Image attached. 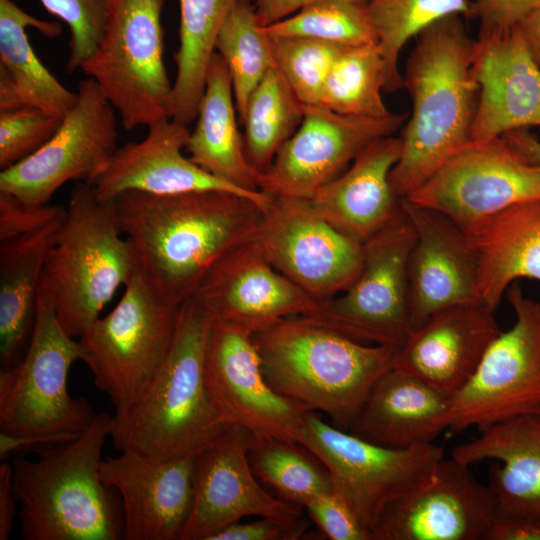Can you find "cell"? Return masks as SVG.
<instances>
[{
    "label": "cell",
    "mask_w": 540,
    "mask_h": 540,
    "mask_svg": "<svg viewBox=\"0 0 540 540\" xmlns=\"http://www.w3.org/2000/svg\"><path fill=\"white\" fill-rule=\"evenodd\" d=\"M110 0H40L70 30L66 71L72 73L95 52L105 30Z\"/></svg>",
    "instance_id": "obj_41"
},
{
    "label": "cell",
    "mask_w": 540,
    "mask_h": 540,
    "mask_svg": "<svg viewBox=\"0 0 540 540\" xmlns=\"http://www.w3.org/2000/svg\"><path fill=\"white\" fill-rule=\"evenodd\" d=\"M65 215L35 231L0 241V370L17 365L28 348L39 283Z\"/></svg>",
    "instance_id": "obj_32"
},
{
    "label": "cell",
    "mask_w": 540,
    "mask_h": 540,
    "mask_svg": "<svg viewBox=\"0 0 540 540\" xmlns=\"http://www.w3.org/2000/svg\"><path fill=\"white\" fill-rule=\"evenodd\" d=\"M517 28L532 58L540 67V8L535 9L522 19Z\"/></svg>",
    "instance_id": "obj_50"
},
{
    "label": "cell",
    "mask_w": 540,
    "mask_h": 540,
    "mask_svg": "<svg viewBox=\"0 0 540 540\" xmlns=\"http://www.w3.org/2000/svg\"><path fill=\"white\" fill-rule=\"evenodd\" d=\"M203 370L209 397L227 425L254 439L295 442L308 409L270 386L251 333L209 317Z\"/></svg>",
    "instance_id": "obj_15"
},
{
    "label": "cell",
    "mask_w": 540,
    "mask_h": 540,
    "mask_svg": "<svg viewBox=\"0 0 540 540\" xmlns=\"http://www.w3.org/2000/svg\"><path fill=\"white\" fill-rule=\"evenodd\" d=\"M271 196L254 237L268 261L319 300L348 289L362 268V243L330 224L309 199Z\"/></svg>",
    "instance_id": "obj_14"
},
{
    "label": "cell",
    "mask_w": 540,
    "mask_h": 540,
    "mask_svg": "<svg viewBox=\"0 0 540 540\" xmlns=\"http://www.w3.org/2000/svg\"><path fill=\"white\" fill-rule=\"evenodd\" d=\"M477 268V299L496 311L517 279L540 281V199L514 204L463 228Z\"/></svg>",
    "instance_id": "obj_28"
},
{
    "label": "cell",
    "mask_w": 540,
    "mask_h": 540,
    "mask_svg": "<svg viewBox=\"0 0 540 540\" xmlns=\"http://www.w3.org/2000/svg\"><path fill=\"white\" fill-rule=\"evenodd\" d=\"M211 319L265 331L289 317L325 326V301L319 300L281 272L254 240L238 245L208 271L194 297Z\"/></svg>",
    "instance_id": "obj_17"
},
{
    "label": "cell",
    "mask_w": 540,
    "mask_h": 540,
    "mask_svg": "<svg viewBox=\"0 0 540 540\" xmlns=\"http://www.w3.org/2000/svg\"><path fill=\"white\" fill-rule=\"evenodd\" d=\"M475 40L463 16H445L416 36L405 65L404 88L412 113L400 137L401 152L389 181L409 196L449 159L472 143L480 88L473 69Z\"/></svg>",
    "instance_id": "obj_2"
},
{
    "label": "cell",
    "mask_w": 540,
    "mask_h": 540,
    "mask_svg": "<svg viewBox=\"0 0 540 540\" xmlns=\"http://www.w3.org/2000/svg\"><path fill=\"white\" fill-rule=\"evenodd\" d=\"M253 340L277 393L346 431L373 384L394 367L396 348L360 342L303 317L283 319Z\"/></svg>",
    "instance_id": "obj_5"
},
{
    "label": "cell",
    "mask_w": 540,
    "mask_h": 540,
    "mask_svg": "<svg viewBox=\"0 0 540 540\" xmlns=\"http://www.w3.org/2000/svg\"><path fill=\"white\" fill-rule=\"evenodd\" d=\"M400 206L416 232L407 269L410 321L414 329L440 309L478 300L477 268L459 225L406 198L400 199Z\"/></svg>",
    "instance_id": "obj_23"
},
{
    "label": "cell",
    "mask_w": 540,
    "mask_h": 540,
    "mask_svg": "<svg viewBox=\"0 0 540 540\" xmlns=\"http://www.w3.org/2000/svg\"><path fill=\"white\" fill-rule=\"evenodd\" d=\"M415 239L400 206L388 224L362 243V268L353 284L325 300V326L360 342L402 346L412 330L407 269Z\"/></svg>",
    "instance_id": "obj_12"
},
{
    "label": "cell",
    "mask_w": 540,
    "mask_h": 540,
    "mask_svg": "<svg viewBox=\"0 0 540 540\" xmlns=\"http://www.w3.org/2000/svg\"><path fill=\"white\" fill-rule=\"evenodd\" d=\"M471 4L469 0H367L385 64V92L404 88L398 61L406 43L445 16L459 14L470 19Z\"/></svg>",
    "instance_id": "obj_36"
},
{
    "label": "cell",
    "mask_w": 540,
    "mask_h": 540,
    "mask_svg": "<svg viewBox=\"0 0 540 540\" xmlns=\"http://www.w3.org/2000/svg\"><path fill=\"white\" fill-rule=\"evenodd\" d=\"M540 8V0H474L470 19L479 20V34L511 29L529 13Z\"/></svg>",
    "instance_id": "obj_45"
},
{
    "label": "cell",
    "mask_w": 540,
    "mask_h": 540,
    "mask_svg": "<svg viewBox=\"0 0 540 540\" xmlns=\"http://www.w3.org/2000/svg\"><path fill=\"white\" fill-rule=\"evenodd\" d=\"M77 360L79 342L61 326L50 291L40 280L28 348L17 365L0 370V432L46 437L57 444L77 438L96 415L84 398L69 394V371Z\"/></svg>",
    "instance_id": "obj_7"
},
{
    "label": "cell",
    "mask_w": 540,
    "mask_h": 540,
    "mask_svg": "<svg viewBox=\"0 0 540 540\" xmlns=\"http://www.w3.org/2000/svg\"><path fill=\"white\" fill-rule=\"evenodd\" d=\"M451 457L466 465L500 461L488 472L498 509L540 517V420L535 414L490 426L470 442L453 447Z\"/></svg>",
    "instance_id": "obj_29"
},
{
    "label": "cell",
    "mask_w": 540,
    "mask_h": 540,
    "mask_svg": "<svg viewBox=\"0 0 540 540\" xmlns=\"http://www.w3.org/2000/svg\"><path fill=\"white\" fill-rule=\"evenodd\" d=\"M138 268L170 302L194 297L212 266L252 240L263 210L228 191L125 192L113 199Z\"/></svg>",
    "instance_id": "obj_1"
},
{
    "label": "cell",
    "mask_w": 540,
    "mask_h": 540,
    "mask_svg": "<svg viewBox=\"0 0 540 540\" xmlns=\"http://www.w3.org/2000/svg\"><path fill=\"white\" fill-rule=\"evenodd\" d=\"M65 212L62 205H30L0 192V241L42 228Z\"/></svg>",
    "instance_id": "obj_44"
},
{
    "label": "cell",
    "mask_w": 540,
    "mask_h": 540,
    "mask_svg": "<svg viewBox=\"0 0 540 540\" xmlns=\"http://www.w3.org/2000/svg\"><path fill=\"white\" fill-rule=\"evenodd\" d=\"M400 152V137L374 140L355 156L343 173L309 200L335 228L363 243L400 210V199L389 181Z\"/></svg>",
    "instance_id": "obj_27"
},
{
    "label": "cell",
    "mask_w": 540,
    "mask_h": 540,
    "mask_svg": "<svg viewBox=\"0 0 540 540\" xmlns=\"http://www.w3.org/2000/svg\"><path fill=\"white\" fill-rule=\"evenodd\" d=\"M180 307L137 266L114 309L78 338L81 361L115 412L139 400L153 382L172 346Z\"/></svg>",
    "instance_id": "obj_8"
},
{
    "label": "cell",
    "mask_w": 540,
    "mask_h": 540,
    "mask_svg": "<svg viewBox=\"0 0 540 540\" xmlns=\"http://www.w3.org/2000/svg\"><path fill=\"white\" fill-rule=\"evenodd\" d=\"M303 117L304 105L274 66L252 92L241 120L250 164L261 173L266 172Z\"/></svg>",
    "instance_id": "obj_34"
},
{
    "label": "cell",
    "mask_w": 540,
    "mask_h": 540,
    "mask_svg": "<svg viewBox=\"0 0 540 540\" xmlns=\"http://www.w3.org/2000/svg\"><path fill=\"white\" fill-rule=\"evenodd\" d=\"M497 509L469 465L443 457L427 484L384 506L370 540H484Z\"/></svg>",
    "instance_id": "obj_19"
},
{
    "label": "cell",
    "mask_w": 540,
    "mask_h": 540,
    "mask_svg": "<svg viewBox=\"0 0 540 540\" xmlns=\"http://www.w3.org/2000/svg\"><path fill=\"white\" fill-rule=\"evenodd\" d=\"M503 137L526 159L540 164V139L528 129L510 131Z\"/></svg>",
    "instance_id": "obj_51"
},
{
    "label": "cell",
    "mask_w": 540,
    "mask_h": 540,
    "mask_svg": "<svg viewBox=\"0 0 540 540\" xmlns=\"http://www.w3.org/2000/svg\"><path fill=\"white\" fill-rule=\"evenodd\" d=\"M535 415L539 418L540 420V408L535 412Z\"/></svg>",
    "instance_id": "obj_52"
},
{
    "label": "cell",
    "mask_w": 540,
    "mask_h": 540,
    "mask_svg": "<svg viewBox=\"0 0 540 540\" xmlns=\"http://www.w3.org/2000/svg\"><path fill=\"white\" fill-rule=\"evenodd\" d=\"M473 69L480 93L472 142L540 126V67L517 26L478 35Z\"/></svg>",
    "instance_id": "obj_25"
},
{
    "label": "cell",
    "mask_w": 540,
    "mask_h": 540,
    "mask_svg": "<svg viewBox=\"0 0 540 540\" xmlns=\"http://www.w3.org/2000/svg\"><path fill=\"white\" fill-rule=\"evenodd\" d=\"M103 482L120 497L125 540H182L194 499L195 457L158 461L132 451L103 458Z\"/></svg>",
    "instance_id": "obj_21"
},
{
    "label": "cell",
    "mask_w": 540,
    "mask_h": 540,
    "mask_svg": "<svg viewBox=\"0 0 540 540\" xmlns=\"http://www.w3.org/2000/svg\"><path fill=\"white\" fill-rule=\"evenodd\" d=\"M209 316L191 298L180 307L169 353L144 395L112 416L118 451L168 461L196 457L229 427L209 397L203 370Z\"/></svg>",
    "instance_id": "obj_4"
},
{
    "label": "cell",
    "mask_w": 540,
    "mask_h": 540,
    "mask_svg": "<svg viewBox=\"0 0 540 540\" xmlns=\"http://www.w3.org/2000/svg\"><path fill=\"white\" fill-rule=\"evenodd\" d=\"M232 81L223 58L215 51L209 62L196 125L185 150L189 158L215 178L242 191L258 194L262 173L247 159L239 133Z\"/></svg>",
    "instance_id": "obj_31"
},
{
    "label": "cell",
    "mask_w": 540,
    "mask_h": 540,
    "mask_svg": "<svg viewBox=\"0 0 540 540\" xmlns=\"http://www.w3.org/2000/svg\"><path fill=\"white\" fill-rule=\"evenodd\" d=\"M385 64L378 43L347 47L325 81L321 105L344 115L384 118L392 114L382 98Z\"/></svg>",
    "instance_id": "obj_37"
},
{
    "label": "cell",
    "mask_w": 540,
    "mask_h": 540,
    "mask_svg": "<svg viewBox=\"0 0 540 540\" xmlns=\"http://www.w3.org/2000/svg\"><path fill=\"white\" fill-rule=\"evenodd\" d=\"M449 398L393 367L373 384L347 431L393 449L433 443L448 429Z\"/></svg>",
    "instance_id": "obj_26"
},
{
    "label": "cell",
    "mask_w": 540,
    "mask_h": 540,
    "mask_svg": "<svg viewBox=\"0 0 540 540\" xmlns=\"http://www.w3.org/2000/svg\"><path fill=\"white\" fill-rule=\"evenodd\" d=\"M307 522H286L269 517H257L249 522H235L217 532L211 540H297L307 529Z\"/></svg>",
    "instance_id": "obj_46"
},
{
    "label": "cell",
    "mask_w": 540,
    "mask_h": 540,
    "mask_svg": "<svg viewBox=\"0 0 540 540\" xmlns=\"http://www.w3.org/2000/svg\"><path fill=\"white\" fill-rule=\"evenodd\" d=\"M253 437L231 426L195 457L194 499L182 540H211L248 516L303 519L301 506L263 488L249 461Z\"/></svg>",
    "instance_id": "obj_20"
},
{
    "label": "cell",
    "mask_w": 540,
    "mask_h": 540,
    "mask_svg": "<svg viewBox=\"0 0 540 540\" xmlns=\"http://www.w3.org/2000/svg\"><path fill=\"white\" fill-rule=\"evenodd\" d=\"M16 496L12 484V465L0 464V540H7L13 530Z\"/></svg>",
    "instance_id": "obj_48"
},
{
    "label": "cell",
    "mask_w": 540,
    "mask_h": 540,
    "mask_svg": "<svg viewBox=\"0 0 540 540\" xmlns=\"http://www.w3.org/2000/svg\"><path fill=\"white\" fill-rule=\"evenodd\" d=\"M165 0H110L103 36L80 69L92 78L126 130L171 118L164 63Z\"/></svg>",
    "instance_id": "obj_9"
},
{
    "label": "cell",
    "mask_w": 540,
    "mask_h": 540,
    "mask_svg": "<svg viewBox=\"0 0 540 540\" xmlns=\"http://www.w3.org/2000/svg\"><path fill=\"white\" fill-rule=\"evenodd\" d=\"M248 456L257 478L292 504L304 507L334 490L325 465L297 442L253 438Z\"/></svg>",
    "instance_id": "obj_38"
},
{
    "label": "cell",
    "mask_w": 540,
    "mask_h": 540,
    "mask_svg": "<svg viewBox=\"0 0 540 540\" xmlns=\"http://www.w3.org/2000/svg\"><path fill=\"white\" fill-rule=\"evenodd\" d=\"M190 131L172 119H162L148 126L139 142L117 148L106 169L92 183L101 200L139 191L150 194H175L201 190H221L245 196L264 211L272 196L252 194L225 183L183 155Z\"/></svg>",
    "instance_id": "obj_22"
},
{
    "label": "cell",
    "mask_w": 540,
    "mask_h": 540,
    "mask_svg": "<svg viewBox=\"0 0 540 540\" xmlns=\"http://www.w3.org/2000/svg\"><path fill=\"white\" fill-rule=\"evenodd\" d=\"M62 118L40 109L22 107L0 111V169L31 156L58 130Z\"/></svg>",
    "instance_id": "obj_42"
},
{
    "label": "cell",
    "mask_w": 540,
    "mask_h": 540,
    "mask_svg": "<svg viewBox=\"0 0 540 540\" xmlns=\"http://www.w3.org/2000/svg\"><path fill=\"white\" fill-rule=\"evenodd\" d=\"M265 30L270 38L305 37L344 47L378 43L363 0H317Z\"/></svg>",
    "instance_id": "obj_39"
},
{
    "label": "cell",
    "mask_w": 540,
    "mask_h": 540,
    "mask_svg": "<svg viewBox=\"0 0 540 540\" xmlns=\"http://www.w3.org/2000/svg\"><path fill=\"white\" fill-rule=\"evenodd\" d=\"M405 198L463 229L514 204L540 199V164L526 159L503 136L472 142Z\"/></svg>",
    "instance_id": "obj_16"
},
{
    "label": "cell",
    "mask_w": 540,
    "mask_h": 540,
    "mask_svg": "<svg viewBox=\"0 0 540 540\" xmlns=\"http://www.w3.org/2000/svg\"><path fill=\"white\" fill-rule=\"evenodd\" d=\"M136 268L113 200H101L91 183L77 182L41 277L66 333L79 338Z\"/></svg>",
    "instance_id": "obj_6"
},
{
    "label": "cell",
    "mask_w": 540,
    "mask_h": 540,
    "mask_svg": "<svg viewBox=\"0 0 540 540\" xmlns=\"http://www.w3.org/2000/svg\"><path fill=\"white\" fill-rule=\"evenodd\" d=\"M275 66L304 106L321 104L327 76L342 51L331 42L305 38H271Z\"/></svg>",
    "instance_id": "obj_40"
},
{
    "label": "cell",
    "mask_w": 540,
    "mask_h": 540,
    "mask_svg": "<svg viewBox=\"0 0 540 540\" xmlns=\"http://www.w3.org/2000/svg\"><path fill=\"white\" fill-rule=\"evenodd\" d=\"M112 415L96 413L74 440L45 447L38 458L14 457L13 490L24 540L123 538L119 495L100 475Z\"/></svg>",
    "instance_id": "obj_3"
},
{
    "label": "cell",
    "mask_w": 540,
    "mask_h": 540,
    "mask_svg": "<svg viewBox=\"0 0 540 540\" xmlns=\"http://www.w3.org/2000/svg\"><path fill=\"white\" fill-rule=\"evenodd\" d=\"M494 313L478 300L436 311L396 349L394 367L451 396L471 378L500 334Z\"/></svg>",
    "instance_id": "obj_24"
},
{
    "label": "cell",
    "mask_w": 540,
    "mask_h": 540,
    "mask_svg": "<svg viewBox=\"0 0 540 540\" xmlns=\"http://www.w3.org/2000/svg\"><path fill=\"white\" fill-rule=\"evenodd\" d=\"M304 508L330 540H370L350 507L334 490L312 498Z\"/></svg>",
    "instance_id": "obj_43"
},
{
    "label": "cell",
    "mask_w": 540,
    "mask_h": 540,
    "mask_svg": "<svg viewBox=\"0 0 540 540\" xmlns=\"http://www.w3.org/2000/svg\"><path fill=\"white\" fill-rule=\"evenodd\" d=\"M407 119V113L371 118L339 114L321 104L304 106L300 126L262 173L260 190L310 199L343 173L363 148L393 136Z\"/></svg>",
    "instance_id": "obj_18"
},
{
    "label": "cell",
    "mask_w": 540,
    "mask_h": 540,
    "mask_svg": "<svg viewBox=\"0 0 540 540\" xmlns=\"http://www.w3.org/2000/svg\"><path fill=\"white\" fill-rule=\"evenodd\" d=\"M295 442L327 468L334 491L350 507L370 539V530L390 501L427 484L443 448L434 443L393 449L376 445L325 422L315 411L303 415Z\"/></svg>",
    "instance_id": "obj_10"
},
{
    "label": "cell",
    "mask_w": 540,
    "mask_h": 540,
    "mask_svg": "<svg viewBox=\"0 0 540 540\" xmlns=\"http://www.w3.org/2000/svg\"><path fill=\"white\" fill-rule=\"evenodd\" d=\"M77 94L52 138L1 170L0 192L30 205L48 204L68 181L92 184L106 169L118 148V114L90 77L79 82Z\"/></svg>",
    "instance_id": "obj_13"
},
{
    "label": "cell",
    "mask_w": 540,
    "mask_h": 540,
    "mask_svg": "<svg viewBox=\"0 0 540 540\" xmlns=\"http://www.w3.org/2000/svg\"><path fill=\"white\" fill-rule=\"evenodd\" d=\"M238 0H179V47L171 118L188 126L197 117L219 29Z\"/></svg>",
    "instance_id": "obj_33"
},
{
    "label": "cell",
    "mask_w": 540,
    "mask_h": 540,
    "mask_svg": "<svg viewBox=\"0 0 540 540\" xmlns=\"http://www.w3.org/2000/svg\"><path fill=\"white\" fill-rule=\"evenodd\" d=\"M514 325L492 341L471 378L449 398L448 429L480 432L540 408V301L518 282L506 290Z\"/></svg>",
    "instance_id": "obj_11"
},
{
    "label": "cell",
    "mask_w": 540,
    "mask_h": 540,
    "mask_svg": "<svg viewBox=\"0 0 540 540\" xmlns=\"http://www.w3.org/2000/svg\"><path fill=\"white\" fill-rule=\"evenodd\" d=\"M27 27L50 38L61 33L58 22L37 19L14 1L0 0V111L32 107L63 118L76 104L78 94L41 63L29 42Z\"/></svg>",
    "instance_id": "obj_30"
},
{
    "label": "cell",
    "mask_w": 540,
    "mask_h": 540,
    "mask_svg": "<svg viewBox=\"0 0 540 540\" xmlns=\"http://www.w3.org/2000/svg\"><path fill=\"white\" fill-rule=\"evenodd\" d=\"M314 1L317 0H256L254 8L259 22L263 26H268L287 18Z\"/></svg>",
    "instance_id": "obj_49"
},
{
    "label": "cell",
    "mask_w": 540,
    "mask_h": 540,
    "mask_svg": "<svg viewBox=\"0 0 540 540\" xmlns=\"http://www.w3.org/2000/svg\"><path fill=\"white\" fill-rule=\"evenodd\" d=\"M484 540H540V517L497 509Z\"/></svg>",
    "instance_id": "obj_47"
},
{
    "label": "cell",
    "mask_w": 540,
    "mask_h": 540,
    "mask_svg": "<svg viewBox=\"0 0 540 540\" xmlns=\"http://www.w3.org/2000/svg\"><path fill=\"white\" fill-rule=\"evenodd\" d=\"M215 51L229 71L241 121L252 92L275 66L271 38L249 0H238L232 6L217 34Z\"/></svg>",
    "instance_id": "obj_35"
}]
</instances>
